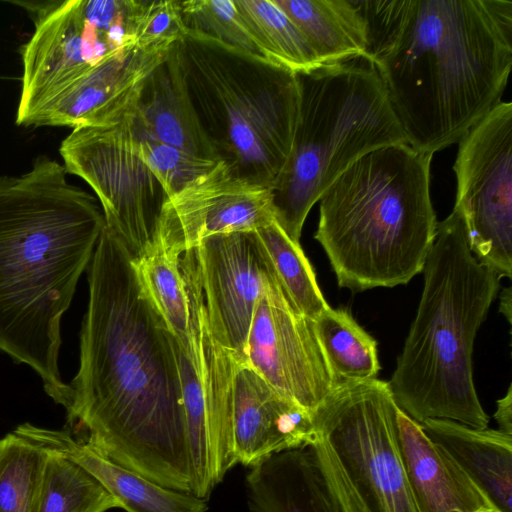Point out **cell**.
<instances>
[{"mask_svg":"<svg viewBox=\"0 0 512 512\" xmlns=\"http://www.w3.org/2000/svg\"><path fill=\"white\" fill-rule=\"evenodd\" d=\"M176 49L191 101L219 160L236 176L272 189L297 126L296 73L189 30Z\"/></svg>","mask_w":512,"mask_h":512,"instance_id":"obj_6","label":"cell"},{"mask_svg":"<svg viewBox=\"0 0 512 512\" xmlns=\"http://www.w3.org/2000/svg\"><path fill=\"white\" fill-rule=\"evenodd\" d=\"M134 109L117 123L73 128L59 153L95 192L106 227L136 259L153 245L168 196L136 153Z\"/></svg>","mask_w":512,"mask_h":512,"instance_id":"obj_10","label":"cell"},{"mask_svg":"<svg viewBox=\"0 0 512 512\" xmlns=\"http://www.w3.org/2000/svg\"><path fill=\"white\" fill-rule=\"evenodd\" d=\"M132 259L105 225L87 268L79 368L61 406L77 440L162 487L192 494L174 336Z\"/></svg>","mask_w":512,"mask_h":512,"instance_id":"obj_1","label":"cell"},{"mask_svg":"<svg viewBox=\"0 0 512 512\" xmlns=\"http://www.w3.org/2000/svg\"><path fill=\"white\" fill-rule=\"evenodd\" d=\"M455 207L470 251L501 277H512V103L501 101L458 141Z\"/></svg>","mask_w":512,"mask_h":512,"instance_id":"obj_11","label":"cell"},{"mask_svg":"<svg viewBox=\"0 0 512 512\" xmlns=\"http://www.w3.org/2000/svg\"><path fill=\"white\" fill-rule=\"evenodd\" d=\"M47 452L14 431L0 439V512H37Z\"/></svg>","mask_w":512,"mask_h":512,"instance_id":"obj_28","label":"cell"},{"mask_svg":"<svg viewBox=\"0 0 512 512\" xmlns=\"http://www.w3.org/2000/svg\"><path fill=\"white\" fill-rule=\"evenodd\" d=\"M313 324L337 387L377 378V342L349 311L329 307Z\"/></svg>","mask_w":512,"mask_h":512,"instance_id":"obj_24","label":"cell"},{"mask_svg":"<svg viewBox=\"0 0 512 512\" xmlns=\"http://www.w3.org/2000/svg\"><path fill=\"white\" fill-rule=\"evenodd\" d=\"M45 155L0 177V352L29 366L58 405L61 320L87 271L105 219L98 200Z\"/></svg>","mask_w":512,"mask_h":512,"instance_id":"obj_3","label":"cell"},{"mask_svg":"<svg viewBox=\"0 0 512 512\" xmlns=\"http://www.w3.org/2000/svg\"><path fill=\"white\" fill-rule=\"evenodd\" d=\"M255 232L295 309L308 319L315 320L330 306L322 295L313 267L300 243L292 241L275 220Z\"/></svg>","mask_w":512,"mask_h":512,"instance_id":"obj_26","label":"cell"},{"mask_svg":"<svg viewBox=\"0 0 512 512\" xmlns=\"http://www.w3.org/2000/svg\"><path fill=\"white\" fill-rule=\"evenodd\" d=\"M302 31L320 62L367 57L369 26L358 1L274 0Z\"/></svg>","mask_w":512,"mask_h":512,"instance_id":"obj_22","label":"cell"},{"mask_svg":"<svg viewBox=\"0 0 512 512\" xmlns=\"http://www.w3.org/2000/svg\"><path fill=\"white\" fill-rule=\"evenodd\" d=\"M180 10L185 30L261 56L241 21L234 0L180 1Z\"/></svg>","mask_w":512,"mask_h":512,"instance_id":"obj_30","label":"cell"},{"mask_svg":"<svg viewBox=\"0 0 512 512\" xmlns=\"http://www.w3.org/2000/svg\"><path fill=\"white\" fill-rule=\"evenodd\" d=\"M180 261L181 256L169 253L157 244L132 259L146 295L177 338L188 333L191 315Z\"/></svg>","mask_w":512,"mask_h":512,"instance_id":"obj_27","label":"cell"},{"mask_svg":"<svg viewBox=\"0 0 512 512\" xmlns=\"http://www.w3.org/2000/svg\"><path fill=\"white\" fill-rule=\"evenodd\" d=\"M296 76L297 126L271 195L275 221L300 243L309 211L342 172L370 151L407 141L367 57L321 65Z\"/></svg>","mask_w":512,"mask_h":512,"instance_id":"obj_7","label":"cell"},{"mask_svg":"<svg viewBox=\"0 0 512 512\" xmlns=\"http://www.w3.org/2000/svg\"><path fill=\"white\" fill-rule=\"evenodd\" d=\"M245 363L311 413L337 388L313 320L295 309L279 283L256 305Z\"/></svg>","mask_w":512,"mask_h":512,"instance_id":"obj_13","label":"cell"},{"mask_svg":"<svg viewBox=\"0 0 512 512\" xmlns=\"http://www.w3.org/2000/svg\"><path fill=\"white\" fill-rule=\"evenodd\" d=\"M432 157L407 143L384 146L360 157L324 191L314 238L339 287H394L422 272L438 224Z\"/></svg>","mask_w":512,"mask_h":512,"instance_id":"obj_4","label":"cell"},{"mask_svg":"<svg viewBox=\"0 0 512 512\" xmlns=\"http://www.w3.org/2000/svg\"><path fill=\"white\" fill-rule=\"evenodd\" d=\"M416 317L388 382L397 407L421 424L445 419L488 427L472 368L474 340L500 286V277L470 251L457 207L437 224L423 270Z\"/></svg>","mask_w":512,"mask_h":512,"instance_id":"obj_5","label":"cell"},{"mask_svg":"<svg viewBox=\"0 0 512 512\" xmlns=\"http://www.w3.org/2000/svg\"><path fill=\"white\" fill-rule=\"evenodd\" d=\"M399 450L418 512H480L494 509L463 470L398 407Z\"/></svg>","mask_w":512,"mask_h":512,"instance_id":"obj_18","label":"cell"},{"mask_svg":"<svg viewBox=\"0 0 512 512\" xmlns=\"http://www.w3.org/2000/svg\"><path fill=\"white\" fill-rule=\"evenodd\" d=\"M245 487L251 512H340L309 446L254 464Z\"/></svg>","mask_w":512,"mask_h":512,"instance_id":"obj_21","label":"cell"},{"mask_svg":"<svg viewBox=\"0 0 512 512\" xmlns=\"http://www.w3.org/2000/svg\"><path fill=\"white\" fill-rule=\"evenodd\" d=\"M260 55L294 73L323 65L306 37L274 0H234Z\"/></svg>","mask_w":512,"mask_h":512,"instance_id":"obj_23","label":"cell"},{"mask_svg":"<svg viewBox=\"0 0 512 512\" xmlns=\"http://www.w3.org/2000/svg\"><path fill=\"white\" fill-rule=\"evenodd\" d=\"M367 58L413 149L434 154L502 100L512 66L510 0L358 1Z\"/></svg>","mask_w":512,"mask_h":512,"instance_id":"obj_2","label":"cell"},{"mask_svg":"<svg viewBox=\"0 0 512 512\" xmlns=\"http://www.w3.org/2000/svg\"><path fill=\"white\" fill-rule=\"evenodd\" d=\"M397 405L377 378L338 386L313 413V451L340 512H418L401 458Z\"/></svg>","mask_w":512,"mask_h":512,"instance_id":"obj_8","label":"cell"},{"mask_svg":"<svg viewBox=\"0 0 512 512\" xmlns=\"http://www.w3.org/2000/svg\"><path fill=\"white\" fill-rule=\"evenodd\" d=\"M492 510H495V509H487V510H483V511H480V512H490ZM497 511V510H496Z\"/></svg>","mask_w":512,"mask_h":512,"instance_id":"obj_34","label":"cell"},{"mask_svg":"<svg viewBox=\"0 0 512 512\" xmlns=\"http://www.w3.org/2000/svg\"><path fill=\"white\" fill-rule=\"evenodd\" d=\"M136 153L163 187L168 197L210 172L216 161L202 159L163 143L146 132L134 113Z\"/></svg>","mask_w":512,"mask_h":512,"instance_id":"obj_29","label":"cell"},{"mask_svg":"<svg viewBox=\"0 0 512 512\" xmlns=\"http://www.w3.org/2000/svg\"><path fill=\"white\" fill-rule=\"evenodd\" d=\"M184 32L180 1H143L136 27L138 46L168 48L178 41Z\"/></svg>","mask_w":512,"mask_h":512,"instance_id":"obj_31","label":"cell"},{"mask_svg":"<svg viewBox=\"0 0 512 512\" xmlns=\"http://www.w3.org/2000/svg\"><path fill=\"white\" fill-rule=\"evenodd\" d=\"M490 512H498V511H496V510H492V511H490Z\"/></svg>","mask_w":512,"mask_h":512,"instance_id":"obj_35","label":"cell"},{"mask_svg":"<svg viewBox=\"0 0 512 512\" xmlns=\"http://www.w3.org/2000/svg\"><path fill=\"white\" fill-rule=\"evenodd\" d=\"M182 258L198 283L213 338L245 363L256 305L279 283L256 232L211 236Z\"/></svg>","mask_w":512,"mask_h":512,"instance_id":"obj_12","label":"cell"},{"mask_svg":"<svg viewBox=\"0 0 512 512\" xmlns=\"http://www.w3.org/2000/svg\"><path fill=\"white\" fill-rule=\"evenodd\" d=\"M274 220L271 189L236 176L218 161L166 199L153 244L182 256L211 236L256 231Z\"/></svg>","mask_w":512,"mask_h":512,"instance_id":"obj_14","label":"cell"},{"mask_svg":"<svg viewBox=\"0 0 512 512\" xmlns=\"http://www.w3.org/2000/svg\"><path fill=\"white\" fill-rule=\"evenodd\" d=\"M14 432L43 450L61 454L80 465L126 512H206L208 509L205 499L162 487L98 454L69 431L23 423Z\"/></svg>","mask_w":512,"mask_h":512,"instance_id":"obj_17","label":"cell"},{"mask_svg":"<svg viewBox=\"0 0 512 512\" xmlns=\"http://www.w3.org/2000/svg\"><path fill=\"white\" fill-rule=\"evenodd\" d=\"M134 113L137 123L159 141L202 159L220 161L191 101L176 42L146 79Z\"/></svg>","mask_w":512,"mask_h":512,"instance_id":"obj_19","label":"cell"},{"mask_svg":"<svg viewBox=\"0 0 512 512\" xmlns=\"http://www.w3.org/2000/svg\"><path fill=\"white\" fill-rule=\"evenodd\" d=\"M34 19L20 47L16 124L114 53L136 44L142 0L12 1Z\"/></svg>","mask_w":512,"mask_h":512,"instance_id":"obj_9","label":"cell"},{"mask_svg":"<svg viewBox=\"0 0 512 512\" xmlns=\"http://www.w3.org/2000/svg\"><path fill=\"white\" fill-rule=\"evenodd\" d=\"M313 413L284 397L246 363L232 377V437L237 464L253 466L315 439Z\"/></svg>","mask_w":512,"mask_h":512,"instance_id":"obj_16","label":"cell"},{"mask_svg":"<svg viewBox=\"0 0 512 512\" xmlns=\"http://www.w3.org/2000/svg\"><path fill=\"white\" fill-rule=\"evenodd\" d=\"M171 47L142 48L134 44L114 53L17 125L73 129L117 123L136 106L146 79Z\"/></svg>","mask_w":512,"mask_h":512,"instance_id":"obj_15","label":"cell"},{"mask_svg":"<svg viewBox=\"0 0 512 512\" xmlns=\"http://www.w3.org/2000/svg\"><path fill=\"white\" fill-rule=\"evenodd\" d=\"M500 309L499 311L504 314V316L507 318L508 322L511 323V308H512V292L511 287H507L502 291V294L500 296Z\"/></svg>","mask_w":512,"mask_h":512,"instance_id":"obj_33","label":"cell"},{"mask_svg":"<svg viewBox=\"0 0 512 512\" xmlns=\"http://www.w3.org/2000/svg\"><path fill=\"white\" fill-rule=\"evenodd\" d=\"M427 437L470 478L498 512H512V435L445 419L421 423Z\"/></svg>","mask_w":512,"mask_h":512,"instance_id":"obj_20","label":"cell"},{"mask_svg":"<svg viewBox=\"0 0 512 512\" xmlns=\"http://www.w3.org/2000/svg\"><path fill=\"white\" fill-rule=\"evenodd\" d=\"M500 431L512 435V386L510 385L504 397L497 400L496 411L493 415Z\"/></svg>","mask_w":512,"mask_h":512,"instance_id":"obj_32","label":"cell"},{"mask_svg":"<svg viewBox=\"0 0 512 512\" xmlns=\"http://www.w3.org/2000/svg\"><path fill=\"white\" fill-rule=\"evenodd\" d=\"M47 452L37 512H106L118 501L84 468L69 458Z\"/></svg>","mask_w":512,"mask_h":512,"instance_id":"obj_25","label":"cell"}]
</instances>
